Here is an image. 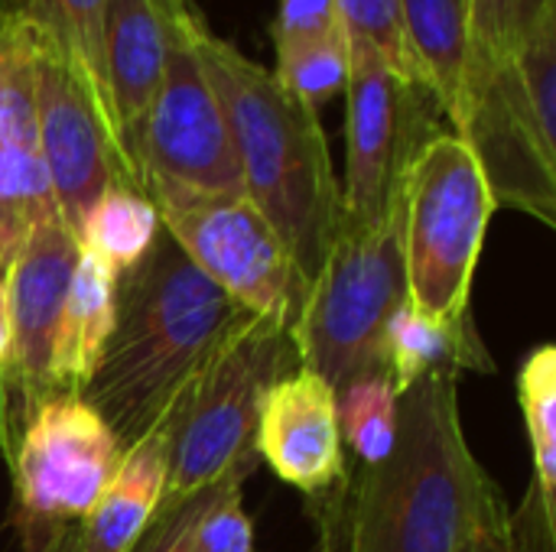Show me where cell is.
Returning a JSON list of instances; mask_svg holds the SVG:
<instances>
[{
    "label": "cell",
    "mask_w": 556,
    "mask_h": 552,
    "mask_svg": "<svg viewBox=\"0 0 556 552\" xmlns=\"http://www.w3.org/2000/svg\"><path fill=\"white\" fill-rule=\"evenodd\" d=\"M59 215L36 143L0 140V280L10 273L26 238Z\"/></svg>",
    "instance_id": "cell-21"
},
{
    "label": "cell",
    "mask_w": 556,
    "mask_h": 552,
    "mask_svg": "<svg viewBox=\"0 0 556 552\" xmlns=\"http://www.w3.org/2000/svg\"><path fill=\"white\" fill-rule=\"evenodd\" d=\"M33 552H81V543H78V524H68V527L55 530L39 550Z\"/></svg>",
    "instance_id": "cell-35"
},
{
    "label": "cell",
    "mask_w": 556,
    "mask_h": 552,
    "mask_svg": "<svg viewBox=\"0 0 556 552\" xmlns=\"http://www.w3.org/2000/svg\"><path fill=\"white\" fill-rule=\"evenodd\" d=\"M495 198L453 130H433L401 179V254L407 303L433 319H466Z\"/></svg>",
    "instance_id": "cell-6"
},
{
    "label": "cell",
    "mask_w": 556,
    "mask_h": 552,
    "mask_svg": "<svg viewBox=\"0 0 556 552\" xmlns=\"http://www.w3.org/2000/svg\"><path fill=\"white\" fill-rule=\"evenodd\" d=\"M248 316L160 231L147 257L117 273L114 325L78 397L130 449Z\"/></svg>",
    "instance_id": "cell-2"
},
{
    "label": "cell",
    "mask_w": 556,
    "mask_h": 552,
    "mask_svg": "<svg viewBox=\"0 0 556 552\" xmlns=\"http://www.w3.org/2000/svg\"><path fill=\"white\" fill-rule=\"evenodd\" d=\"M336 20L349 46L368 49L417 85L404 36V0H336Z\"/></svg>",
    "instance_id": "cell-26"
},
{
    "label": "cell",
    "mask_w": 556,
    "mask_h": 552,
    "mask_svg": "<svg viewBox=\"0 0 556 552\" xmlns=\"http://www.w3.org/2000/svg\"><path fill=\"white\" fill-rule=\"evenodd\" d=\"M336 33H342L336 20V0H280L277 3V16L270 26L277 52L300 49L306 42H316Z\"/></svg>",
    "instance_id": "cell-31"
},
{
    "label": "cell",
    "mask_w": 556,
    "mask_h": 552,
    "mask_svg": "<svg viewBox=\"0 0 556 552\" xmlns=\"http://www.w3.org/2000/svg\"><path fill=\"white\" fill-rule=\"evenodd\" d=\"M518 403L531 439L538 501L556 514V348L541 345L518 371Z\"/></svg>",
    "instance_id": "cell-22"
},
{
    "label": "cell",
    "mask_w": 556,
    "mask_h": 552,
    "mask_svg": "<svg viewBox=\"0 0 556 552\" xmlns=\"http://www.w3.org/2000/svg\"><path fill=\"white\" fill-rule=\"evenodd\" d=\"M511 62L538 120L556 133V7L538 20L528 39L511 52Z\"/></svg>",
    "instance_id": "cell-29"
},
{
    "label": "cell",
    "mask_w": 556,
    "mask_h": 552,
    "mask_svg": "<svg viewBox=\"0 0 556 552\" xmlns=\"http://www.w3.org/2000/svg\"><path fill=\"white\" fill-rule=\"evenodd\" d=\"M254 449L309 501L336 491L349 468L332 387L306 368L280 377L264 397Z\"/></svg>",
    "instance_id": "cell-14"
},
{
    "label": "cell",
    "mask_w": 556,
    "mask_h": 552,
    "mask_svg": "<svg viewBox=\"0 0 556 552\" xmlns=\"http://www.w3.org/2000/svg\"><path fill=\"white\" fill-rule=\"evenodd\" d=\"M459 552H515L508 543V521L505 524H495V527H485L479 534H472L463 550Z\"/></svg>",
    "instance_id": "cell-33"
},
{
    "label": "cell",
    "mask_w": 556,
    "mask_h": 552,
    "mask_svg": "<svg viewBox=\"0 0 556 552\" xmlns=\"http://www.w3.org/2000/svg\"><path fill=\"white\" fill-rule=\"evenodd\" d=\"M345 179L342 218L349 224L384 221L401 195V179L417 146L433 133L424 117V91L368 49L349 46L345 81Z\"/></svg>",
    "instance_id": "cell-11"
},
{
    "label": "cell",
    "mask_w": 556,
    "mask_h": 552,
    "mask_svg": "<svg viewBox=\"0 0 556 552\" xmlns=\"http://www.w3.org/2000/svg\"><path fill=\"white\" fill-rule=\"evenodd\" d=\"M241 485L231 482L208 504L192 534V552H254V524L241 504Z\"/></svg>",
    "instance_id": "cell-30"
},
{
    "label": "cell",
    "mask_w": 556,
    "mask_h": 552,
    "mask_svg": "<svg viewBox=\"0 0 556 552\" xmlns=\"http://www.w3.org/2000/svg\"><path fill=\"white\" fill-rule=\"evenodd\" d=\"M254 462L235 465L222 482L179 498V501H163L156 517L147 524V530L137 537V543L130 547V552H192V534L202 521V514L208 511V504L231 485V482H248Z\"/></svg>",
    "instance_id": "cell-28"
},
{
    "label": "cell",
    "mask_w": 556,
    "mask_h": 552,
    "mask_svg": "<svg viewBox=\"0 0 556 552\" xmlns=\"http://www.w3.org/2000/svg\"><path fill=\"white\" fill-rule=\"evenodd\" d=\"M404 36L417 88L453 124L476 62L469 0H404Z\"/></svg>",
    "instance_id": "cell-17"
},
{
    "label": "cell",
    "mask_w": 556,
    "mask_h": 552,
    "mask_svg": "<svg viewBox=\"0 0 556 552\" xmlns=\"http://www.w3.org/2000/svg\"><path fill=\"white\" fill-rule=\"evenodd\" d=\"M283 91H290L306 107L319 111L326 101L345 91L349 81V42L342 33L306 42L300 49L277 52V65L270 68Z\"/></svg>",
    "instance_id": "cell-25"
},
{
    "label": "cell",
    "mask_w": 556,
    "mask_h": 552,
    "mask_svg": "<svg viewBox=\"0 0 556 552\" xmlns=\"http://www.w3.org/2000/svg\"><path fill=\"white\" fill-rule=\"evenodd\" d=\"M192 46L225 107L244 198L277 231L306 280L323 267L342 224V189L319 111L280 88L270 68L248 59L199 20Z\"/></svg>",
    "instance_id": "cell-3"
},
{
    "label": "cell",
    "mask_w": 556,
    "mask_h": 552,
    "mask_svg": "<svg viewBox=\"0 0 556 552\" xmlns=\"http://www.w3.org/2000/svg\"><path fill=\"white\" fill-rule=\"evenodd\" d=\"M407 303L401 254V195L378 224L342 218L293 325L300 368L319 374L332 394L355 377L388 371V325Z\"/></svg>",
    "instance_id": "cell-5"
},
{
    "label": "cell",
    "mask_w": 556,
    "mask_h": 552,
    "mask_svg": "<svg viewBox=\"0 0 556 552\" xmlns=\"http://www.w3.org/2000/svg\"><path fill=\"white\" fill-rule=\"evenodd\" d=\"M140 192L153 202L163 234L195 270L244 312L274 319L293 332L309 280L244 195L192 192L166 182H143Z\"/></svg>",
    "instance_id": "cell-7"
},
{
    "label": "cell",
    "mask_w": 556,
    "mask_h": 552,
    "mask_svg": "<svg viewBox=\"0 0 556 552\" xmlns=\"http://www.w3.org/2000/svg\"><path fill=\"white\" fill-rule=\"evenodd\" d=\"M121 442L72 394L42 400L13 446V524L26 552L55 530L81 524L121 465Z\"/></svg>",
    "instance_id": "cell-8"
},
{
    "label": "cell",
    "mask_w": 556,
    "mask_h": 552,
    "mask_svg": "<svg viewBox=\"0 0 556 552\" xmlns=\"http://www.w3.org/2000/svg\"><path fill=\"white\" fill-rule=\"evenodd\" d=\"M388 371L401 394L430 374H453V377H459V371L492 374L495 361L479 329L472 325V316L446 322V319L424 316L410 303H404L388 325Z\"/></svg>",
    "instance_id": "cell-19"
},
{
    "label": "cell",
    "mask_w": 556,
    "mask_h": 552,
    "mask_svg": "<svg viewBox=\"0 0 556 552\" xmlns=\"http://www.w3.org/2000/svg\"><path fill=\"white\" fill-rule=\"evenodd\" d=\"M453 133L472 150L498 208L556 228V133L538 120L511 55L472 62Z\"/></svg>",
    "instance_id": "cell-10"
},
{
    "label": "cell",
    "mask_w": 556,
    "mask_h": 552,
    "mask_svg": "<svg viewBox=\"0 0 556 552\" xmlns=\"http://www.w3.org/2000/svg\"><path fill=\"white\" fill-rule=\"evenodd\" d=\"M166 491V429L163 423L124 449L114 478L78 524L81 552H130L156 517Z\"/></svg>",
    "instance_id": "cell-16"
},
{
    "label": "cell",
    "mask_w": 556,
    "mask_h": 552,
    "mask_svg": "<svg viewBox=\"0 0 556 552\" xmlns=\"http://www.w3.org/2000/svg\"><path fill=\"white\" fill-rule=\"evenodd\" d=\"M336 416L342 446L355 452L358 465L381 462L397 429V387L391 374H368L339 387Z\"/></svg>",
    "instance_id": "cell-24"
},
{
    "label": "cell",
    "mask_w": 556,
    "mask_h": 552,
    "mask_svg": "<svg viewBox=\"0 0 556 552\" xmlns=\"http://www.w3.org/2000/svg\"><path fill=\"white\" fill-rule=\"evenodd\" d=\"M179 33L186 29H176L153 0H108L104 23H101L104 114L134 185H137V172H134L137 133L166 75L169 46Z\"/></svg>",
    "instance_id": "cell-15"
},
{
    "label": "cell",
    "mask_w": 556,
    "mask_h": 552,
    "mask_svg": "<svg viewBox=\"0 0 556 552\" xmlns=\"http://www.w3.org/2000/svg\"><path fill=\"white\" fill-rule=\"evenodd\" d=\"M316 501L323 552H459L472 534L508 521L463 433L453 374L401 390L388 455L345 472Z\"/></svg>",
    "instance_id": "cell-1"
},
{
    "label": "cell",
    "mask_w": 556,
    "mask_h": 552,
    "mask_svg": "<svg viewBox=\"0 0 556 552\" xmlns=\"http://www.w3.org/2000/svg\"><path fill=\"white\" fill-rule=\"evenodd\" d=\"M195 23L173 39L166 75L143 114L134 146L137 189L166 182L192 192L244 195L225 107L192 46Z\"/></svg>",
    "instance_id": "cell-9"
},
{
    "label": "cell",
    "mask_w": 556,
    "mask_h": 552,
    "mask_svg": "<svg viewBox=\"0 0 556 552\" xmlns=\"http://www.w3.org/2000/svg\"><path fill=\"white\" fill-rule=\"evenodd\" d=\"M117 277L94 254L78 247V260L68 280V293L59 316V332L52 345V397H78L88 384L104 342L114 325Z\"/></svg>",
    "instance_id": "cell-18"
},
{
    "label": "cell",
    "mask_w": 556,
    "mask_h": 552,
    "mask_svg": "<svg viewBox=\"0 0 556 552\" xmlns=\"http://www.w3.org/2000/svg\"><path fill=\"white\" fill-rule=\"evenodd\" d=\"M78 260V241L62 218L39 224L10 273L3 277L10 319V397L16 400V433L33 410L52 397V345L62 303Z\"/></svg>",
    "instance_id": "cell-13"
},
{
    "label": "cell",
    "mask_w": 556,
    "mask_h": 552,
    "mask_svg": "<svg viewBox=\"0 0 556 552\" xmlns=\"http://www.w3.org/2000/svg\"><path fill=\"white\" fill-rule=\"evenodd\" d=\"M0 400L7 410L10 407V319H7L3 280H0Z\"/></svg>",
    "instance_id": "cell-32"
},
{
    "label": "cell",
    "mask_w": 556,
    "mask_h": 552,
    "mask_svg": "<svg viewBox=\"0 0 556 552\" xmlns=\"http://www.w3.org/2000/svg\"><path fill=\"white\" fill-rule=\"evenodd\" d=\"M36 130L39 156L59 215L78 234L85 215L114 182H130L108 117L88 78L36 33ZM134 185V182H130Z\"/></svg>",
    "instance_id": "cell-12"
},
{
    "label": "cell",
    "mask_w": 556,
    "mask_h": 552,
    "mask_svg": "<svg viewBox=\"0 0 556 552\" xmlns=\"http://www.w3.org/2000/svg\"><path fill=\"white\" fill-rule=\"evenodd\" d=\"M300 368L290 329L248 316L202 364L163 416L166 491L163 501L189 498L222 482L235 465H257V420L267 390Z\"/></svg>",
    "instance_id": "cell-4"
},
{
    "label": "cell",
    "mask_w": 556,
    "mask_h": 552,
    "mask_svg": "<svg viewBox=\"0 0 556 552\" xmlns=\"http://www.w3.org/2000/svg\"><path fill=\"white\" fill-rule=\"evenodd\" d=\"M156 7H160V13L176 26V29H189L199 16H195V10L186 3V0H153Z\"/></svg>",
    "instance_id": "cell-34"
},
{
    "label": "cell",
    "mask_w": 556,
    "mask_h": 552,
    "mask_svg": "<svg viewBox=\"0 0 556 552\" xmlns=\"http://www.w3.org/2000/svg\"><path fill=\"white\" fill-rule=\"evenodd\" d=\"M0 7H3V0H0Z\"/></svg>",
    "instance_id": "cell-37"
},
{
    "label": "cell",
    "mask_w": 556,
    "mask_h": 552,
    "mask_svg": "<svg viewBox=\"0 0 556 552\" xmlns=\"http://www.w3.org/2000/svg\"><path fill=\"white\" fill-rule=\"evenodd\" d=\"M16 10L33 23V29L49 46H55L88 78V85L94 88V94L101 101V111H104L101 23H104L108 0H20Z\"/></svg>",
    "instance_id": "cell-23"
},
{
    "label": "cell",
    "mask_w": 556,
    "mask_h": 552,
    "mask_svg": "<svg viewBox=\"0 0 556 552\" xmlns=\"http://www.w3.org/2000/svg\"><path fill=\"white\" fill-rule=\"evenodd\" d=\"M3 433H7V420H3V413H0V439H3Z\"/></svg>",
    "instance_id": "cell-36"
},
{
    "label": "cell",
    "mask_w": 556,
    "mask_h": 552,
    "mask_svg": "<svg viewBox=\"0 0 556 552\" xmlns=\"http://www.w3.org/2000/svg\"><path fill=\"white\" fill-rule=\"evenodd\" d=\"M160 215L153 202L130 182H114L85 215L75 241L117 273L130 270L160 238Z\"/></svg>",
    "instance_id": "cell-20"
},
{
    "label": "cell",
    "mask_w": 556,
    "mask_h": 552,
    "mask_svg": "<svg viewBox=\"0 0 556 552\" xmlns=\"http://www.w3.org/2000/svg\"><path fill=\"white\" fill-rule=\"evenodd\" d=\"M554 7L556 0H469L476 59L511 55L538 26V20Z\"/></svg>",
    "instance_id": "cell-27"
}]
</instances>
